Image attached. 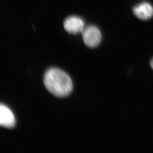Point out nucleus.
I'll return each mask as SVG.
<instances>
[{
  "mask_svg": "<svg viewBox=\"0 0 153 153\" xmlns=\"http://www.w3.org/2000/svg\"><path fill=\"white\" fill-rule=\"evenodd\" d=\"M44 83L47 90L57 97L67 96L73 89V84L70 76L58 68H49L46 71Z\"/></svg>",
  "mask_w": 153,
  "mask_h": 153,
  "instance_id": "nucleus-1",
  "label": "nucleus"
},
{
  "mask_svg": "<svg viewBox=\"0 0 153 153\" xmlns=\"http://www.w3.org/2000/svg\"><path fill=\"white\" fill-rule=\"evenodd\" d=\"M82 38L87 47L94 48L98 46L101 41V33L97 27L91 25L84 28L82 32Z\"/></svg>",
  "mask_w": 153,
  "mask_h": 153,
  "instance_id": "nucleus-2",
  "label": "nucleus"
},
{
  "mask_svg": "<svg viewBox=\"0 0 153 153\" xmlns=\"http://www.w3.org/2000/svg\"><path fill=\"white\" fill-rule=\"evenodd\" d=\"M63 26L68 33L77 34L82 33L85 28V24L81 18L76 16H71L65 20Z\"/></svg>",
  "mask_w": 153,
  "mask_h": 153,
  "instance_id": "nucleus-3",
  "label": "nucleus"
},
{
  "mask_svg": "<svg viewBox=\"0 0 153 153\" xmlns=\"http://www.w3.org/2000/svg\"><path fill=\"white\" fill-rule=\"evenodd\" d=\"M0 124L7 128H13L16 125V119L10 109L4 104L0 106Z\"/></svg>",
  "mask_w": 153,
  "mask_h": 153,
  "instance_id": "nucleus-4",
  "label": "nucleus"
},
{
  "mask_svg": "<svg viewBox=\"0 0 153 153\" xmlns=\"http://www.w3.org/2000/svg\"><path fill=\"white\" fill-rule=\"evenodd\" d=\"M133 11L136 16L141 20H149L153 16V6L147 2L140 3L135 6Z\"/></svg>",
  "mask_w": 153,
  "mask_h": 153,
  "instance_id": "nucleus-5",
  "label": "nucleus"
},
{
  "mask_svg": "<svg viewBox=\"0 0 153 153\" xmlns=\"http://www.w3.org/2000/svg\"><path fill=\"white\" fill-rule=\"evenodd\" d=\"M150 64L151 67H152V68L153 69V58L151 61Z\"/></svg>",
  "mask_w": 153,
  "mask_h": 153,
  "instance_id": "nucleus-6",
  "label": "nucleus"
}]
</instances>
